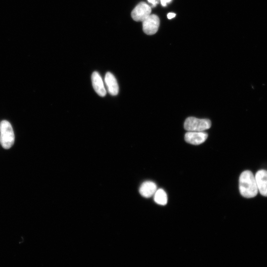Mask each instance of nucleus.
Returning <instances> with one entry per match:
<instances>
[{
  "label": "nucleus",
  "instance_id": "obj_1",
  "mask_svg": "<svg viewBox=\"0 0 267 267\" xmlns=\"http://www.w3.org/2000/svg\"><path fill=\"white\" fill-rule=\"evenodd\" d=\"M239 189L241 195L245 198L255 197L258 192L255 177L249 170L243 171L239 179Z\"/></svg>",
  "mask_w": 267,
  "mask_h": 267
},
{
  "label": "nucleus",
  "instance_id": "obj_2",
  "mask_svg": "<svg viewBox=\"0 0 267 267\" xmlns=\"http://www.w3.org/2000/svg\"><path fill=\"white\" fill-rule=\"evenodd\" d=\"M15 137L11 123L7 120L0 123V144L6 150L12 147L15 143Z\"/></svg>",
  "mask_w": 267,
  "mask_h": 267
},
{
  "label": "nucleus",
  "instance_id": "obj_3",
  "mask_svg": "<svg viewBox=\"0 0 267 267\" xmlns=\"http://www.w3.org/2000/svg\"><path fill=\"white\" fill-rule=\"evenodd\" d=\"M211 122L207 119H199L194 117L188 118L184 123V128L188 131L203 132L210 128Z\"/></svg>",
  "mask_w": 267,
  "mask_h": 267
},
{
  "label": "nucleus",
  "instance_id": "obj_4",
  "mask_svg": "<svg viewBox=\"0 0 267 267\" xmlns=\"http://www.w3.org/2000/svg\"><path fill=\"white\" fill-rule=\"evenodd\" d=\"M152 12L151 7L145 2H141L134 9L131 13L132 19L136 22H143Z\"/></svg>",
  "mask_w": 267,
  "mask_h": 267
},
{
  "label": "nucleus",
  "instance_id": "obj_5",
  "mask_svg": "<svg viewBox=\"0 0 267 267\" xmlns=\"http://www.w3.org/2000/svg\"><path fill=\"white\" fill-rule=\"evenodd\" d=\"M160 25V20L158 16L151 15L143 22V31L148 35L155 34L158 31Z\"/></svg>",
  "mask_w": 267,
  "mask_h": 267
},
{
  "label": "nucleus",
  "instance_id": "obj_6",
  "mask_svg": "<svg viewBox=\"0 0 267 267\" xmlns=\"http://www.w3.org/2000/svg\"><path fill=\"white\" fill-rule=\"evenodd\" d=\"M208 134L203 132H191L188 131L186 133L185 139L187 143L194 145H200L207 140Z\"/></svg>",
  "mask_w": 267,
  "mask_h": 267
},
{
  "label": "nucleus",
  "instance_id": "obj_7",
  "mask_svg": "<svg viewBox=\"0 0 267 267\" xmlns=\"http://www.w3.org/2000/svg\"><path fill=\"white\" fill-rule=\"evenodd\" d=\"M258 191L264 197H267V171L260 170L255 175Z\"/></svg>",
  "mask_w": 267,
  "mask_h": 267
},
{
  "label": "nucleus",
  "instance_id": "obj_8",
  "mask_svg": "<svg viewBox=\"0 0 267 267\" xmlns=\"http://www.w3.org/2000/svg\"><path fill=\"white\" fill-rule=\"evenodd\" d=\"M92 81L93 88L98 95L102 97L105 96L106 90L102 78L98 72L95 71L92 74Z\"/></svg>",
  "mask_w": 267,
  "mask_h": 267
},
{
  "label": "nucleus",
  "instance_id": "obj_9",
  "mask_svg": "<svg viewBox=\"0 0 267 267\" xmlns=\"http://www.w3.org/2000/svg\"><path fill=\"white\" fill-rule=\"evenodd\" d=\"M104 81L109 94L116 96L119 92V86L115 76L108 72L105 75Z\"/></svg>",
  "mask_w": 267,
  "mask_h": 267
},
{
  "label": "nucleus",
  "instance_id": "obj_10",
  "mask_svg": "<svg viewBox=\"0 0 267 267\" xmlns=\"http://www.w3.org/2000/svg\"><path fill=\"white\" fill-rule=\"evenodd\" d=\"M157 190V186L154 182L146 181L142 184L139 192L144 198H150L154 196Z\"/></svg>",
  "mask_w": 267,
  "mask_h": 267
},
{
  "label": "nucleus",
  "instance_id": "obj_11",
  "mask_svg": "<svg viewBox=\"0 0 267 267\" xmlns=\"http://www.w3.org/2000/svg\"><path fill=\"white\" fill-rule=\"evenodd\" d=\"M154 200L159 205H167L168 201L167 194L163 189H160L157 190L154 195Z\"/></svg>",
  "mask_w": 267,
  "mask_h": 267
},
{
  "label": "nucleus",
  "instance_id": "obj_12",
  "mask_svg": "<svg viewBox=\"0 0 267 267\" xmlns=\"http://www.w3.org/2000/svg\"><path fill=\"white\" fill-rule=\"evenodd\" d=\"M150 3H151L153 5V7H155L159 3L158 0H148Z\"/></svg>",
  "mask_w": 267,
  "mask_h": 267
},
{
  "label": "nucleus",
  "instance_id": "obj_13",
  "mask_svg": "<svg viewBox=\"0 0 267 267\" xmlns=\"http://www.w3.org/2000/svg\"><path fill=\"white\" fill-rule=\"evenodd\" d=\"M171 1V0H161V3L163 6L166 7L168 3Z\"/></svg>",
  "mask_w": 267,
  "mask_h": 267
},
{
  "label": "nucleus",
  "instance_id": "obj_14",
  "mask_svg": "<svg viewBox=\"0 0 267 267\" xmlns=\"http://www.w3.org/2000/svg\"><path fill=\"white\" fill-rule=\"evenodd\" d=\"M176 16V14L174 13H169L167 15L168 19L169 20H171L174 18H175Z\"/></svg>",
  "mask_w": 267,
  "mask_h": 267
}]
</instances>
